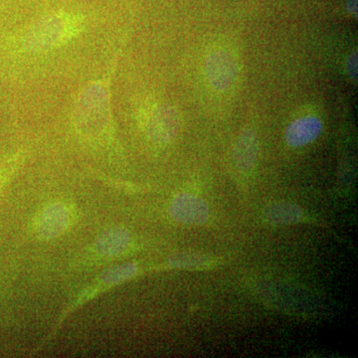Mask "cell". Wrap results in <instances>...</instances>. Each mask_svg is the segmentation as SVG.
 I'll return each instance as SVG.
<instances>
[{
    "label": "cell",
    "mask_w": 358,
    "mask_h": 358,
    "mask_svg": "<svg viewBox=\"0 0 358 358\" xmlns=\"http://www.w3.org/2000/svg\"><path fill=\"white\" fill-rule=\"evenodd\" d=\"M232 54L224 49H217L209 54L205 63V73L212 88L226 91L234 83L237 67Z\"/></svg>",
    "instance_id": "6da1fadb"
},
{
    "label": "cell",
    "mask_w": 358,
    "mask_h": 358,
    "mask_svg": "<svg viewBox=\"0 0 358 358\" xmlns=\"http://www.w3.org/2000/svg\"><path fill=\"white\" fill-rule=\"evenodd\" d=\"M62 22H46L33 29L25 37V45L32 51L47 50L61 46L77 34L75 27H63Z\"/></svg>",
    "instance_id": "7a4b0ae2"
},
{
    "label": "cell",
    "mask_w": 358,
    "mask_h": 358,
    "mask_svg": "<svg viewBox=\"0 0 358 358\" xmlns=\"http://www.w3.org/2000/svg\"><path fill=\"white\" fill-rule=\"evenodd\" d=\"M171 214L179 222L202 225L208 220V205L203 199L189 193H181L174 199Z\"/></svg>",
    "instance_id": "3957f363"
},
{
    "label": "cell",
    "mask_w": 358,
    "mask_h": 358,
    "mask_svg": "<svg viewBox=\"0 0 358 358\" xmlns=\"http://www.w3.org/2000/svg\"><path fill=\"white\" fill-rule=\"evenodd\" d=\"M322 131V120L315 115H306L289 124L285 138L289 147L301 148L317 140Z\"/></svg>",
    "instance_id": "277c9868"
},
{
    "label": "cell",
    "mask_w": 358,
    "mask_h": 358,
    "mask_svg": "<svg viewBox=\"0 0 358 358\" xmlns=\"http://www.w3.org/2000/svg\"><path fill=\"white\" fill-rule=\"evenodd\" d=\"M258 150L256 134L251 129L242 131L235 143L233 154V159L237 169L242 171H251L255 166Z\"/></svg>",
    "instance_id": "5b68a950"
},
{
    "label": "cell",
    "mask_w": 358,
    "mask_h": 358,
    "mask_svg": "<svg viewBox=\"0 0 358 358\" xmlns=\"http://www.w3.org/2000/svg\"><path fill=\"white\" fill-rule=\"evenodd\" d=\"M303 212L299 205L292 202H275L266 209L265 218L274 225H289L298 223L303 218Z\"/></svg>",
    "instance_id": "8992f818"
},
{
    "label": "cell",
    "mask_w": 358,
    "mask_h": 358,
    "mask_svg": "<svg viewBox=\"0 0 358 358\" xmlns=\"http://www.w3.org/2000/svg\"><path fill=\"white\" fill-rule=\"evenodd\" d=\"M182 265L186 266V268H201L210 267L212 261L210 259L205 256L200 255H189L186 256L185 258L181 259Z\"/></svg>",
    "instance_id": "52a82bcc"
},
{
    "label": "cell",
    "mask_w": 358,
    "mask_h": 358,
    "mask_svg": "<svg viewBox=\"0 0 358 358\" xmlns=\"http://www.w3.org/2000/svg\"><path fill=\"white\" fill-rule=\"evenodd\" d=\"M346 68H348V73L352 79H357V53L352 54L348 58V63H346Z\"/></svg>",
    "instance_id": "ba28073f"
},
{
    "label": "cell",
    "mask_w": 358,
    "mask_h": 358,
    "mask_svg": "<svg viewBox=\"0 0 358 358\" xmlns=\"http://www.w3.org/2000/svg\"><path fill=\"white\" fill-rule=\"evenodd\" d=\"M348 8L352 14L357 13V0H352V1H350Z\"/></svg>",
    "instance_id": "9c48e42d"
}]
</instances>
